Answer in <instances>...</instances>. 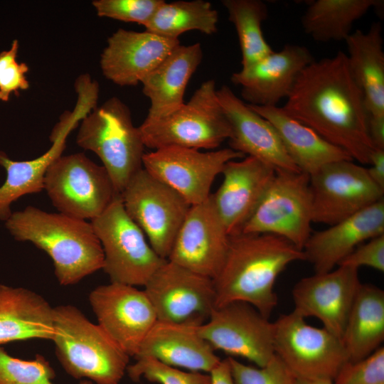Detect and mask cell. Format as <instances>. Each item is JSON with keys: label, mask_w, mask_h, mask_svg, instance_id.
Wrapping results in <instances>:
<instances>
[{"label": "cell", "mask_w": 384, "mask_h": 384, "mask_svg": "<svg viewBox=\"0 0 384 384\" xmlns=\"http://www.w3.org/2000/svg\"><path fill=\"white\" fill-rule=\"evenodd\" d=\"M282 107L353 161L369 164L375 148L368 133V113L344 52L306 65Z\"/></svg>", "instance_id": "obj_1"}, {"label": "cell", "mask_w": 384, "mask_h": 384, "mask_svg": "<svg viewBox=\"0 0 384 384\" xmlns=\"http://www.w3.org/2000/svg\"><path fill=\"white\" fill-rule=\"evenodd\" d=\"M299 260L305 261L303 250L281 237L242 233L230 236L224 262L213 279L215 308L243 302L269 319L278 302L277 278Z\"/></svg>", "instance_id": "obj_2"}, {"label": "cell", "mask_w": 384, "mask_h": 384, "mask_svg": "<svg viewBox=\"0 0 384 384\" xmlns=\"http://www.w3.org/2000/svg\"><path fill=\"white\" fill-rule=\"evenodd\" d=\"M5 225L15 240L49 255L61 285L77 284L103 267L102 248L90 222L28 206L12 213Z\"/></svg>", "instance_id": "obj_3"}, {"label": "cell", "mask_w": 384, "mask_h": 384, "mask_svg": "<svg viewBox=\"0 0 384 384\" xmlns=\"http://www.w3.org/2000/svg\"><path fill=\"white\" fill-rule=\"evenodd\" d=\"M64 370L95 384H119L130 356L76 306H53L51 340Z\"/></svg>", "instance_id": "obj_4"}, {"label": "cell", "mask_w": 384, "mask_h": 384, "mask_svg": "<svg viewBox=\"0 0 384 384\" xmlns=\"http://www.w3.org/2000/svg\"><path fill=\"white\" fill-rule=\"evenodd\" d=\"M80 122L78 145L97 154L120 195L143 168L145 154L139 127L133 124L129 107L112 97L96 106Z\"/></svg>", "instance_id": "obj_5"}, {"label": "cell", "mask_w": 384, "mask_h": 384, "mask_svg": "<svg viewBox=\"0 0 384 384\" xmlns=\"http://www.w3.org/2000/svg\"><path fill=\"white\" fill-rule=\"evenodd\" d=\"M145 147L177 146L213 150L231 136L217 95L215 82H203L187 103L171 114L139 127Z\"/></svg>", "instance_id": "obj_6"}, {"label": "cell", "mask_w": 384, "mask_h": 384, "mask_svg": "<svg viewBox=\"0 0 384 384\" xmlns=\"http://www.w3.org/2000/svg\"><path fill=\"white\" fill-rule=\"evenodd\" d=\"M90 223L102 248V270L111 282L144 287L166 261L127 214L120 195Z\"/></svg>", "instance_id": "obj_7"}, {"label": "cell", "mask_w": 384, "mask_h": 384, "mask_svg": "<svg viewBox=\"0 0 384 384\" xmlns=\"http://www.w3.org/2000/svg\"><path fill=\"white\" fill-rule=\"evenodd\" d=\"M43 190L59 213L85 220L100 216L119 195L105 167L83 153L56 159L46 173Z\"/></svg>", "instance_id": "obj_8"}, {"label": "cell", "mask_w": 384, "mask_h": 384, "mask_svg": "<svg viewBox=\"0 0 384 384\" xmlns=\"http://www.w3.org/2000/svg\"><path fill=\"white\" fill-rule=\"evenodd\" d=\"M312 223L309 175L279 171L240 233L277 235L302 250Z\"/></svg>", "instance_id": "obj_9"}, {"label": "cell", "mask_w": 384, "mask_h": 384, "mask_svg": "<svg viewBox=\"0 0 384 384\" xmlns=\"http://www.w3.org/2000/svg\"><path fill=\"white\" fill-rule=\"evenodd\" d=\"M304 319L292 311L273 322L274 353L297 378L333 380L348 361L342 341Z\"/></svg>", "instance_id": "obj_10"}, {"label": "cell", "mask_w": 384, "mask_h": 384, "mask_svg": "<svg viewBox=\"0 0 384 384\" xmlns=\"http://www.w3.org/2000/svg\"><path fill=\"white\" fill-rule=\"evenodd\" d=\"M120 196L126 212L154 250L167 260L191 206L144 168L132 177Z\"/></svg>", "instance_id": "obj_11"}, {"label": "cell", "mask_w": 384, "mask_h": 384, "mask_svg": "<svg viewBox=\"0 0 384 384\" xmlns=\"http://www.w3.org/2000/svg\"><path fill=\"white\" fill-rule=\"evenodd\" d=\"M313 223L332 225L384 199V190L352 159L329 163L309 176Z\"/></svg>", "instance_id": "obj_12"}, {"label": "cell", "mask_w": 384, "mask_h": 384, "mask_svg": "<svg viewBox=\"0 0 384 384\" xmlns=\"http://www.w3.org/2000/svg\"><path fill=\"white\" fill-rule=\"evenodd\" d=\"M144 287L157 321L201 326L215 309L213 279L167 260Z\"/></svg>", "instance_id": "obj_13"}, {"label": "cell", "mask_w": 384, "mask_h": 384, "mask_svg": "<svg viewBox=\"0 0 384 384\" xmlns=\"http://www.w3.org/2000/svg\"><path fill=\"white\" fill-rule=\"evenodd\" d=\"M198 329L215 351L245 358L257 367L267 366L275 355L274 323L246 302L215 308Z\"/></svg>", "instance_id": "obj_14"}, {"label": "cell", "mask_w": 384, "mask_h": 384, "mask_svg": "<svg viewBox=\"0 0 384 384\" xmlns=\"http://www.w3.org/2000/svg\"><path fill=\"white\" fill-rule=\"evenodd\" d=\"M244 156L230 148L202 151L169 146L145 153L143 168L193 206L209 198L214 180L228 161Z\"/></svg>", "instance_id": "obj_15"}, {"label": "cell", "mask_w": 384, "mask_h": 384, "mask_svg": "<svg viewBox=\"0 0 384 384\" xmlns=\"http://www.w3.org/2000/svg\"><path fill=\"white\" fill-rule=\"evenodd\" d=\"M89 302L97 324L130 357L139 348L157 319L144 290L111 282L93 289Z\"/></svg>", "instance_id": "obj_16"}, {"label": "cell", "mask_w": 384, "mask_h": 384, "mask_svg": "<svg viewBox=\"0 0 384 384\" xmlns=\"http://www.w3.org/2000/svg\"><path fill=\"white\" fill-rule=\"evenodd\" d=\"M229 240L211 193L205 201L191 206L167 260L213 279L224 262Z\"/></svg>", "instance_id": "obj_17"}, {"label": "cell", "mask_w": 384, "mask_h": 384, "mask_svg": "<svg viewBox=\"0 0 384 384\" xmlns=\"http://www.w3.org/2000/svg\"><path fill=\"white\" fill-rule=\"evenodd\" d=\"M361 284L358 269L344 265L304 277L292 289L293 311L304 318L319 319L324 329L341 340Z\"/></svg>", "instance_id": "obj_18"}, {"label": "cell", "mask_w": 384, "mask_h": 384, "mask_svg": "<svg viewBox=\"0 0 384 384\" xmlns=\"http://www.w3.org/2000/svg\"><path fill=\"white\" fill-rule=\"evenodd\" d=\"M217 95L230 125V149L265 162L276 172L300 171L268 120L255 112L228 85L217 90Z\"/></svg>", "instance_id": "obj_19"}, {"label": "cell", "mask_w": 384, "mask_h": 384, "mask_svg": "<svg viewBox=\"0 0 384 384\" xmlns=\"http://www.w3.org/2000/svg\"><path fill=\"white\" fill-rule=\"evenodd\" d=\"M178 45V39L146 30L139 32L119 28L109 37L101 54L102 74L116 85H137Z\"/></svg>", "instance_id": "obj_20"}, {"label": "cell", "mask_w": 384, "mask_h": 384, "mask_svg": "<svg viewBox=\"0 0 384 384\" xmlns=\"http://www.w3.org/2000/svg\"><path fill=\"white\" fill-rule=\"evenodd\" d=\"M313 60L307 48L286 44L279 51L233 73L230 80L241 87V97L247 104L277 106L287 99L300 73Z\"/></svg>", "instance_id": "obj_21"}, {"label": "cell", "mask_w": 384, "mask_h": 384, "mask_svg": "<svg viewBox=\"0 0 384 384\" xmlns=\"http://www.w3.org/2000/svg\"><path fill=\"white\" fill-rule=\"evenodd\" d=\"M228 161L221 174L223 179L212 193L215 208L230 236L240 233L250 218L276 171L252 156Z\"/></svg>", "instance_id": "obj_22"}, {"label": "cell", "mask_w": 384, "mask_h": 384, "mask_svg": "<svg viewBox=\"0 0 384 384\" xmlns=\"http://www.w3.org/2000/svg\"><path fill=\"white\" fill-rule=\"evenodd\" d=\"M384 234V199L322 230L311 233L304 247L315 273L327 272L364 242Z\"/></svg>", "instance_id": "obj_23"}, {"label": "cell", "mask_w": 384, "mask_h": 384, "mask_svg": "<svg viewBox=\"0 0 384 384\" xmlns=\"http://www.w3.org/2000/svg\"><path fill=\"white\" fill-rule=\"evenodd\" d=\"M198 326L156 321L134 358H151L177 368L209 373L221 359L201 336Z\"/></svg>", "instance_id": "obj_24"}, {"label": "cell", "mask_w": 384, "mask_h": 384, "mask_svg": "<svg viewBox=\"0 0 384 384\" xmlns=\"http://www.w3.org/2000/svg\"><path fill=\"white\" fill-rule=\"evenodd\" d=\"M80 121L75 111H65L60 117L50 136L51 146L41 156L31 160L14 161L0 151V166L6 171L0 186V220L6 221L11 214V205L26 194L44 189V177L50 165L65 148L67 138Z\"/></svg>", "instance_id": "obj_25"}, {"label": "cell", "mask_w": 384, "mask_h": 384, "mask_svg": "<svg viewBox=\"0 0 384 384\" xmlns=\"http://www.w3.org/2000/svg\"><path fill=\"white\" fill-rule=\"evenodd\" d=\"M202 59L203 50L199 43L180 44L142 80V92L150 101L143 122L162 119L184 104L187 85Z\"/></svg>", "instance_id": "obj_26"}, {"label": "cell", "mask_w": 384, "mask_h": 384, "mask_svg": "<svg viewBox=\"0 0 384 384\" xmlns=\"http://www.w3.org/2000/svg\"><path fill=\"white\" fill-rule=\"evenodd\" d=\"M53 306L36 292L0 284V346L29 339L51 340Z\"/></svg>", "instance_id": "obj_27"}, {"label": "cell", "mask_w": 384, "mask_h": 384, "mask_svg": "<svg viewBox=\"0 0 384 384\" xmlns=\"http://www.w3.org/2000/svg\"><path fill=\"white\" fill-rule=\"evenodd\" d=\"M248 105L274 126L288 155L300 171L310 176L329 163L352 159L345 151L288 115L282 107Z\"/></svg>", "instance_id": "obj_28"}, {"label": "cell", "mask_w": 384, "mask_h": 384, "mask_svg": "<svg viewBox=\"0 0 384 384\" xmlns=\"http://www.w3.org/2000/svg\"><path fill=\"white\" fill-rule=\"evenodd\" d=\"M350 71L361 89L369 116L384 117V51L382 27L356 30L346 39Z\"/></svg>", "instance_id": "obj_29"}, {"label": "cell", "mask_w": 384, "mask_h": 384, "mask_svg": "<svg viewBox=\"0 0 384 384\" xmlns=\"http://www.w3.org/2000/svg\"><path fill=\"white\" fill-rule=\"evenodd\" d=\"M384 340V292L361 283L351 308L341 341L348 361L363 359Z\"/></svg>", "instance_id": "obj_30"}, {"label": "cell", "mask_w": 384, "mask_h": 384, "mask_svg": "<svg viewBox=\"0 0 384 384\" xmlns=\"http://www.w3.org/2000/svg\"><path fill=\"white\" fill-rule=\"evenodd\" d=\"M381 4L378 0L314 1L302 17V28L316 41H345L353 23Z\"/></svg>", "instance_id": "obj_31"}, {"label": "cell", "mask_w": 384, "mask_h": 384, "mask_svg": "<svg viewBox=\"0 0 384 384\" xmlns=\"http://www.w3.org/2000/svg\"><path fill=\"white\" fill-rule=\"evenodd\" d=\"M218 21V11L209 1H164L144 28L159 36L178 39L180 35L190 31L213 34L217 32Z\"/></svg>", "instance_id": "obj_32"}, {"label": "cell", "mask_w": 384, "mask_h": 384, "mask_svg": "<svg viewBox=\"0 0 384 384\" xmlns=\"http://www.w3.org/2000/svg\"><path fill=\"white\" fill-rule=\"evenodd\" d=\"M229 21L234 25L242 54V68L249 67L274 50L265 40L262 23L268 16L260 0H223Z\"/></svg>", "instance_id": "obj_33"}, {"label": "cell", "mask_w": 384, "mask_h": 384, "mask_svg": "<svg viewBox=\"0 0 384 384\" xmlns=\"http://www.w3.org/2000/svg\"><path fill=\"white\" fill-rule=\"evenodd\" d=\"M55 372L49 361L37 354L31 360L14 357L0 346V384H55ZM77 384H93L82 380Z\"/></svg>", "instance_id": "obj_34"}, {"label": "cell", "mask_w": 384, "mask_h": 384, "mask_svg": "<svg viewBox=\"0 0 384 384\" xmlns=\"http://www.w3.org/2000/svg\"><path fill=\"white\" fill-rule=\"evenodd\" d=\"M129 365L127 373L132 380L137 382L144 378L158 384H211L209 373L185 371L172 367L151 358H138Z\"/></svg>", "instance_id": "obj_35"}, {"label": "cell", "mask_w": 384, "mask_h": 384, "mask_svg": "<svg viewBox=\"0 0 384 384\" xmlns=\"http://www.w3.org/2000/svg\"><path fill=\"white\" fill-rule=\"evenodd\" d=\"M228 358L235 384H295L296 377L276 354L267 366L257 368Z\"/></svg>", "instance_id": "obj_36"}, {"label": "cell", "mask_w": 384, "mask_h": 384, "mask_svg": "<svg viewBox=\"0 0 384 384\" xmlns=\"http://www.w3.org/2000/svg\"><path fill=\"white\" fill-rule=\"evenodd\" d=\"M164 0H95L92 6L100 17L145 26Z\"/></svg>", "instance_id": "obj_37"}, {"label": "cell", "mask_w": 384, "mask_h": 384, "mask_svg": "<svg viewBox=\"0 0 384 384\" xmlns=\"http://www.w3.org/2000/svg\"><path fill=\"white\" fill-rule=\"evenodd\" d=\"M334 384H384V348L356 362L347 361L339 370Z\"/></svg>", "instance_id": "obj_38"}, {"label": "cell", "mask_w": 384, "mask_h": 384, "mask_svg": "<svg viewBox=\"0 0 384 384\" xmlns=\"http://www.w3.org/2000/svg\"><path fill=\"white\" fill-rule=\"evenodd\" d=\"M18 47L15 39L9 50L0 53V100L3 102H8L11 94L18 95L29 87L26 78L28 66L16 60Z\"/></svg>", "instance_id": "obj_39"}, {"label": "cell", "mask_w": 384, "mask_h": 384, "mask_svg": "<svg viewBox=\"0 0 384 384\" xmlns=\"http://www.w3.org/2000/svg\"><path fill=\"white\" fill-rule=\"evenodd\" d=\"M338 265L357 269L361 266H367L383 272L384 234L374 237L359 245Z\"/></svg>", "instance_id": "obj_40"}, {"label": "cell", "mask_w": 384, "mask_h": 384, "mask_svg": "<svg viewBox=\"0 0 384 384\" xmlns=\"http://www.w3.org/2000/svg\"><path fill=\"white\" fill-rule=\"evenodd\" d=\"M369 165L366 169L370 178L384 190V149H375L370 156Z\"/></svg>", "instance_id": "obj_41"}, {"label": "cell", "mask_w": 384, "mask_h": 384, "mask_svg": "<svg viewBox=\"0 0 384 384\" xmlns=\"http://www.w3.org/2000/svg\"><path fill=\"white\" fill-rule=\"evenodd\" d=\"M368 129L375 148L384 149V117L368 115Z\"/></svg>", "instance_id": "obj_42"}, {"label": "cell", "mask_w": 384, "mask_h": 384, "mask_svg": "<svg viewBox=\"0 0 384 384\" xmlns=\"http://www.w3.org/2000/svg\"><path fill=\"white\" fill-rule=\"evenodd\" d=\"M211 384H235L232 376L228 358L221 360L209 373Z\"/></svg>", "instance_id": "obj_43"}, {"label": "cell", "mask_w": 384, "mask_h": 384, "mask_svg": "<svg viewBox=\"0 0 384 384\" xmlns=\"http://www.w3.org/2000/svg\"><path fill=\"white\" fill-rule=\"evenodd\" d=\"M295 384H334L333 380L327 379L297 378Z\"/></svg>", "instance_id": "obj_44"}]
</instances>
